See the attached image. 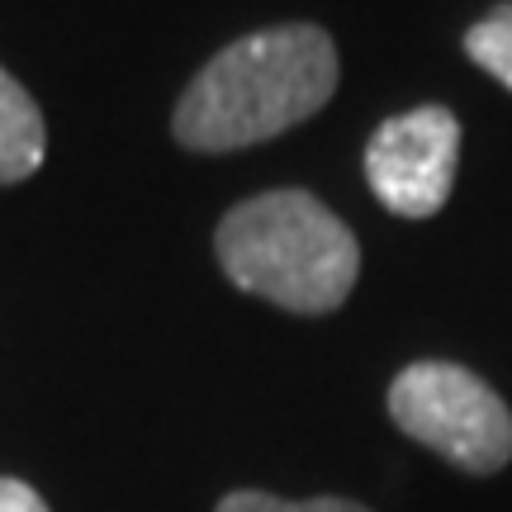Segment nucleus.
I'll return each mask as SVG.
<instances>
[{"label": "nucleus", "instance_id": "obj_3", "mask_svg": "<svg viewBox=\"0 0 512 512\" xmlns=\"http://www.w3.org/2000/svg\"><path fill=\"white\" fill-rule=\"evenodd\" d=\"M399 432L451 460L465 475H498L512 460V413L475 370L456 361H413L389 384Z\"/></svg>", "mask_w": 512, "mask_h": 512}, {"label": "nucleus", "instance_id": "obj_4", "mask_svg": "<svg viewBox=\"0 0 512 512\" xmlns=\"http://www.w3.org/2000/svg\"><path fill=\"white\" fill-rule=\"evenodd\" d=\"M460 166V124L446 105H418L384 119L366 143V181L399 219H432L451 200Z\"/></svg>", "mask_w": 512, "mask_h": 512}, {"label": "nucleus", "instance_id": "obj_6", "mask_svg": "<svg viewBox=\"0 0 512 512\" xmlns=\"http://www.w3.org/2000/svg\"><path fill=\"white\" fill-rule=\"evenodd\" d=\"M465 53H470L475 67H484V72L494 76L498 86L512 91V5H498L479 24H470Z\"/></svg>", "mask_w": 512, "mask_h": 512}, {"label": "nucleus", "instance_id": "obj_1", "mask_svg": "<svg viewBox=\"0 0 512 512\" xmlns=\"http://www.w3.org/2000/svg\"><path fill=\"white\" fill-rule=\"evenodd\" d=\"M337 43L318 24H275L200 67L171 114L190 152H242L304 124L337 95Z\"/></svg>", "mask_w": 512, "mask_h": 512}, {"label": "nucleus", "instance_id": "obj_7", "mask_svg": "<svg viewBox=\"0 0 512 512\" xmlns=\"http://www.w3.org/2000/svg\"><path fill=\"white\" fill-rule=\"evenodd\" d=\"M214 512H370L356 498H337V494H318V498H275L261 489H233L219 498Z\"/></svg>", "mask_w": 512, "mask_h": 512}, {"label": "nucleus", "instance_id": "obj_5", "mask_svg": "<svg viewBox=\"0 0 512 512\" xmlns=\"http://www.w3.org/2000/svg\"><path fill=\"white\" fill-rule=\"evenodd\" d=\"M48 152V128L34 95L0 67V185L29 181Z\"/></svg>", "mask_w": 512, "mask_h": 512}, {"label": "nucleus", "instance_id": "obj_8", "mask_svg": "<svg viewBox=\"0 0 512 512\" xmlns=\"http://www.w3.org/2000/svg\"><path fill=\"white\" fill-rule=\"evenodd\" d=\"M0 512H48V503L24 479H0Z\"/></svg>", "mask_w": 512, "mask_h": 512}, {"label": "nucleus", "instance_id": "obj_2", "mask_svg": "<svg viewBox=\"0 0 512 512\" xmlns=\"http://www.w3.org/2000/svg\"><path fill=\"white\" fill-rule=\"evenodd\" d=\"M214 252L238 290L290 313H332L361 275V242L309 190H266L233 204Z\"/></svg>", "mask_w": 512, "mask_h": 512}]
</instances>
